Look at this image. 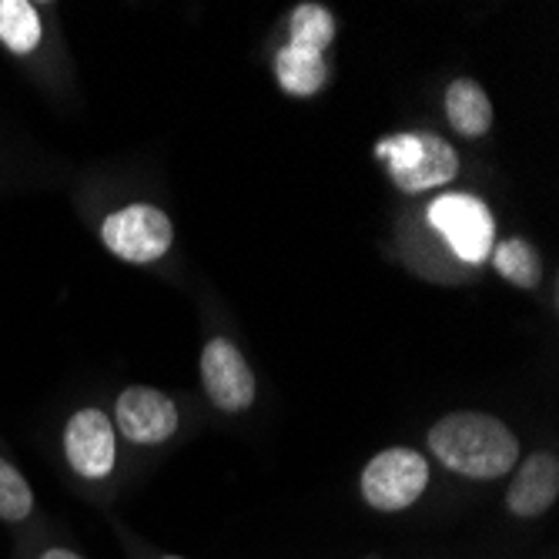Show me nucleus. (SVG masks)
<instances>
[{"label": "nucleus", "mask_w": 559, "mask_h": 559, "mask_svg": "<svg viewBox=\"0 0 559 559\" xmlns=\"http://www.w3.org/2000/svg\"><path fill=\"white\" fill-rule=\"evenodd\" d=\"M376 158L389 165V178L405 194H423L460 175V151L432 131H402L376 144Z\"/></svg>", "instance_id": "f03ea898"}, {"label": "nucleus", "mask_w": 559, "mask_h": 559, "mask_svg": "<svg viewBox=\"0 0 559 559\" xmlns=\"http://www.w3.org/2000/svg\"><path fill=\"white\" fill-rule=\"evenodd\" d=\"M275 78H278L285 94H292V97H312L329 81L325 55H316V50H305V47H295V44H285L275 55Z\"/></svg>", "instance_id": "f8f14e48"}, {"label": "nucleus", "mask_w": 559, "mask_h": 559, "mask_svg": "<svg viewBox=\"0 0 559 559\" xmlns=\"http://www.w3.org/2000/svg\"><path fill=\"white\" fill-rule=\"evenodd\" d=\"M64 460L68 466L81 476V479H105L111 476L115 469V460H118V436H115V426H111V416L94 409H78L68 426H64Z\"/></svg>", "instance_id": "423d86ee"}, {"label": "nucleus", "mask_w": 559, "mask_h": 559, "mask_svg": "<svg viewBox=\"0 0 559 559\" xmlns=\"http://www.w3.org/2000/svg\"><path fill=\"white\" fill-rule=\"evenodd\" d=\"M332 40H335V17L325 4H298L292 11V40L288 44L325 55Z\"/></svg>", "instance_id": "4468645a"}, {"label": "nucleus", "mask_w": 559, "mask_h": 559, "mask_svg": "<svg viewBox=\"0 0 559 559\" xmlns=\"http://www.w3.org/2000/svg\"><path fill=\"white\" fill-rule=\"evenodd\" d=\"M201 382L222 413H245L259 392L255 372L245 362L241 348L222 335L209 338V345L201 348Z\"/></svg>", "instance_id": "0eeeda50"}, {"label": "nucleus", "mask_w": 559, "mask_h": 559, "mask_svg": "<svg viewBox=\"0 0 559 559\" xmlns=\"http://www.w3.org/2000/svg\"><path fill=\"white\" fill-rule=\"evenodd\" d=\"M100 241L121 262L151 265L171 251L175 225L162 209L138 201V205H124L100 222Z\"/></svg>", "instance_id": "39448f33"}, {"label": "nucleus", "mask_w": 559, "mask_h": 559, "mask_svg": "<svg viewBox=\"0 0 559 559\" xmlns=\"http://www.w3.org/2000/svg\"><path fill=\"white\" fill-rule=\"evenodd\" d=\"M492 265L496 272L516 285V288H539L543 282V259L539 251L526 241V238H506L499 245H492Z\"/></svg>", "instance_id": "ddd939ff"}, {"label": "nucleus", "mask_w": 559, "mask_h": 559, "mask_svg": "<svg viewBox=\"0 0 559 559\" xmlns=\"http://www.w3.org/2000/svg\"><path fill=\"white\" fill-rule=\"evenodd\" d=\"M429 486L426 455L409 445H392L366 463L362 469V499L379 513H402Z\"/></svg>", "instance_id": "7ed1b4c3"}, {"label": "nucleus", "mask_w": 559, "mask_h": 559, "mask_svg": "<svg viewBox=\"0 0 559 559\" xmlns=\"http://www.w3.org/2000/svg\"><path fill=\"white\" fill-rule=\"evenodd\" d=\"M34 489L24 479V473L0 452V520L17 526L34 516Z\"/></svg>", "instance_id": "2eb2a0df"}, {"label": "nucleus", "mask_w": 559, "mask_h": 559, "mask_svg": "<svg viewBox=\"0 0 559 559\" xmlns=\"http://www.w3.org/2000/svg\"><path fill=\"white\" fill-rule=\"evenodd\" d=\"M37 559H84V556H78L74 549H64V546H50V549H44Z\"/></svg>", "instance_id": "dca6fc26"}, {"label": "nucleus", "mask_w": 559, "mask_h": 559, "mask_svg": "<svg viewBox=\"0 0 559 559\" xmlns=\"http://www.w3.org/2000/svg\"><path fill=\"white\" fill-rule=\"evenodd\" d=\"M429 449L449 473L466 479H499L520 463V439L513 429L476 409L442 416L429 429Z\"/></svg>", "instance_id": "f257e3e1"}, {"label": "nucleus", "mask_w": 559, "mask_h": 559, "mask_svg": "<svg viewBox=\"0 0 559 559\" xmlns=\"http://www.w3.org/2000/svg\"><path fill=\"white\" fill-rule=\"evenodd\" d=\"M165 559H181V556H165Z\"/></svg>", "instance_id": "f3484780"}, {"label": "nucleus", "mask_w": 559, "mask_h": 559, "mask_svg": "<svg viewBox=\"0 0 559 559\" xmlns=\"http://www.w3.org/2000/svg\"><path fill=\"white\" fill-rule=\"evenodd\" d=\"M445 118L455 134L486 138L492 131V100L473 78H455L445 87Z\"/></svg>", "instance_id": "9b49d317"}, {"label": "nucleus", "mask_w": 559, "mask_h": 559, "mask_svg": "<svg viewBox=\"0 0 559 559\" xmlns=\"http://www.w3.org/2000/svg\"><path fill=\"white\" fill-rule=\"evenodd\" d=\"M426 218L445 238L455 259H463L466 265H483L489 259L496 245V222L483 198L455 191L439 194L429 205Z\"/></svg>", "instance_id": "20e7f679"}, {"label": "nucleus", "mask_w": 559, "mask_h": 559, "mask_svg": "<svg viewBox=\"0 0 559 559\" xmlns=\"http://www.w3.org/2000/svg\"><path fill=\"white\" fill-rule=\"evenodd\" d=\"M47 40V24L31 0H0V47L17 61H34Z\"/></svg>", "instance_id": "9d476101"}, {"label": "nucleus", "mask_w": 559, "mask_h": 559, "mask_svg": "<svg viewBox=\"0 0 559 559\" xmlns=\"http://www.w3.org/2000/svg\"><path fill=\"white\" fill-rule=\"evenodd\" d=\"M559 496V460L552 452H533L506 489V510L520 520L543 516Z\"/></svg>", "instance_id": "1a4fd4ad"}, {"label": "nucleus", "mask_w": 559, "mask_h": 559, "mask_svg": "<svg viewBox=\"0 0 559 559\" xmlns=\"http://www.w3.org/2000/svg\"><path fill=\"white\" fill-rule=\"evenodd\" d=\"M115 423L124 439L138 445H158L178 432V405L162 389L131 385L115 402Z\"/></svg>", "instance_id": "6e6552de"}]
</instances>
